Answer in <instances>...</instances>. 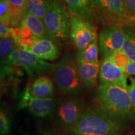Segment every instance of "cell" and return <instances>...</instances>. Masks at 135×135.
Here are the masks:
<instances>
[{
  "instance_id": "cell-1",
  "label": "cell",
  "mask_w": 135,
  "mask_h": 135,
  "mask_svg": "<svg viewBox=\"0 0 135 135\" xmlns=\"http://www.w3.org/2000/svg\"><path fill=\"white\" fill-rule=\"evenodd\" d=\"M127 83L99 84L94 93V107L121 123L134 121Z\"/></svg>"
},
{
  "instance_id": "cell-2",
  "label": "cell",
  "mask_w": 135,
  "mask_h": 135,
  "mask_svg": "<svg viewBox=\"0 0 135 135\" xmlns=\"http://www.w3.org/2000/svg\"><path fill=\"white\" fill-rule=\"evenodd\" d=\"M65 135H124V128L122 123L90 106Z\"/></svg>"
},
{
  "instance_id": "cell-3",
  "label": "cell",
  "mask_w": 135,
  "mask_h": 135,
  "mask_svg": "<svg viewBox=\"0 0 135 135\" xmlns=\"http://www.w3.org/2000/svg\"><path fill=\"white\" fill-rule=\"evenodd\" d=\"M50 71L62 95H80L83 88L79 78L76 56L66 54L58 63L53 65Z\"/></svg>"
},
{
  "instance_id": "cell-4",
  "label": "cell",
  "mask_w": 135,
  "mask_h": 135,
  "mask_svg": "<svg viewBox=\"0 0 135 135\" xmlns=\"http://www.w3.org/2000/svg\"><path fill=\"white\" fill-rule=\"evenodd\" d=\"M78 96L67 95L58 101L54 117V126L58 133L65 134L86 109L84 101Z\"/></svg>"
},
{
  "instance_id": "cell-5",
  "label": "cell",
  "mask_w": 135,
  "mask_h": 135,
  "mask_svg": "<svg viewBox=\"0 0 135 135\" xmlns=\"http://www.w3.org/2000/svg\"><path fill=\"white\" fill-rule=\"evenodd\" d=\"M16 65L26 71L30 77L41 76L50 71L52 65L28 51L18 47L13 51L8 58L1 61V66Z\"/></svg>"
},
{
  "instance_id": "cell-6",
  "label": "cell",
  "mask_w": 135,
  "mask_h": 135,
  "mask_svg": "<svg viewBox=\"0 0 135 135\" xmlns=\"http://www.w3.org/2000/svg\"><path fill=\"white\" fill-rule=\"evenodd\" d=\"M43 21L53 41L65 42L70 37V17L63 5L56 2Z\"/></svg>"
},
{
  "instance_id": "cell-7",
  "label": "cell",
  "mask_w": 135,
  "mask_h": 135,
  "mask_svg": "<svg viewBox=\"0 0 135 135\" xmlns=\"http://www.w3.org/2000/svg\"><path fill=\"white\" fill-rule=\"evenodd\" d=\"M125 40L123 28L118 26H107L99 34V50L103 56L111 55L123 50Z\"/></svg>"
},
{
  "instance_id": "cell-8",
  "label": "cell",
  "mask_w": 135,
  "mask_h": 135,
  "mask_svg": "<svg viewBox=\"0 0 135 135\" xmlns=\"http://www.w3.org/2000/svg\"><path fill=\"white\" fill-rule=\"evenodd\" d=\"M70 38L78 50H82L97 41V32L91 23L73 15L70 16Z\"/></svg>"
},
{
  "instance_id": "cell-9",
  "label": "cell",
  "mask_w": 135,
  "mask_h": 135,
  "mask_svg": "<svg viewBox=\"0 0 135 135\" xmlns=\"http://www.w3.org/2000/svg\"><path fill=\"white\" fill-rule=\"evenodd\" d=\"M58 103L57 99L53 97L47 98L31 97L26 88L21 97V106L26 108L35 117L45 119L55 113Z\"/></svg>"
},
{
  "instance_id": "cell-10",
  "label": "cell",
  "mask_w": 135,
  "mask_h": 135,
  "mask_svg": "<svg viewBox=\"0 0 135 135\" xmlns=\"http://www.w3.org/2000/svg\"><path fill=\"white\" fill-rule=\"evenodd\" d=\"M99 63V84L127 83L128 76L125 70L121 68L114 61L113 55L103 56Z\"/></svg>"
},
{
  "instance_id": "cell-11",
  "label": "cell",
  "mask_w": 135,
  "mask_h": 135,
  "mask_svg": "<svg viewBox=\"0 0 135 135\" xmlns=\"http://www.w3.org/2000/svg\"><path fill=\"white\" fill-rule=\"evenodd\" d=\"M25 50L43 60L54 61L60 56V50L55 41L48 39L34 38Z\"/></svg>"
},
{
  "instance_id": "cell-12",
  "label": "cell",
  "mask_w": 135,
  "mask_h": 135,
  "mask_svg": "<svg viewBox=\"0 0 135 135\" xmlns=\"http://www.w3.org/2000/svg\"><path fill=\"white\" fill-rule=\"evenodd\" d=\"M94 10L109 18L125 19L129 14L124 8L122 0H92Z\"/></svg>"
},
{
  "instance_id": "cell-13",
  "label": "cell",
  "mask_w": 135,
  "mask_h": 135,
  "mask_svg": "<svg viewBox=\"0 0 135 135\" xmlns=\"http://www.w3.org/2000/svg\"><path fill=\"white\" fill-rule=\"evenodd\" d=\"M79 78L85 90H91L97 86L99 78V63L93 64L78 62Z\"/></svg>"
},
{
  "instance_id": "cell-14",
  "label": "cell",
  "mask_w": 135,
  "mask_h": 135,
  "mask_svg": "<svg viewBox=\"0 0 135 135\" xmlns=\"http://www.w3.org/2000/svg\"><path fill=\"white\" fill-rule=\"evenodd\" d=\"M68 12L92 24L94 13L92 0H65Z\"/></svg>"
},
{
  "instance_id": "cell-15",
  "label": "cell",
  "mask_w": 135,
  "mask_h": 135,
  "mask_svg": "<svg viewBox=\"0 0 135 135\" xmlns=\"http://www.w3.org/2000/svg\"><path fill=\"white\" fill-rule=\"evenodd\" d=\"M26 89L30 97L36 98H51L55 92L53 81L50 77L44 76L36 78Z\"/></svg>"
},
{
  "instance_id": "cell-16",
  "label": "cell",
  "mask_w": 135,
  "mask_h": 135,
  "mask_svg": "<svg viewBox=\"0 0 135 135\" xmlns=\"http://www.w3.org/2000/svg\"><path fill=\"white\" fill-rule=\"evenodd\" d=\"M23 23L29 28L34 37L40 39L53 40L49 35L43 21L28 11L23 20Z\"/></svg>"
},
{
  "instance_id": "cell-17",
  "label": "cell",
  "mask_w": 135,
  "mask_h": 135,
  "mask_svg": "<svg viewBox=\"0 0 135 135\" xmlns=\"http://www.w3.org/2000/svg\"><path fill=\"white\" fill-rule=\"evenodd\" d=\"M27 8L30 13L43 20L47 13L53 8L55 0H25Z\"/></svg>"
},
{
  "instance_id": "cell-18",
  "label": "cell",
  "mask_w": 135,
  "mask_h": 135,
  "mask_svg": "<svg viewBox=\"0 0 135 135\" xmlns=\"http://www.w3.org/2000/svg\"><path fill=\"white\" fill-rule=\"evenodd\" d=\"M76 58L78 63L99 64L97 40L92 42L82 50H78L76 55Z\"/></svg>"
},
{
  "instance_id": "cell-19",
  "label": "cell",
  "mask_w": 135,
  "mask_h": 135,
  "mask_svg": "<svg viewBox=\"0 0 135 135\" xmlns=\"http://www.w3.org/2000/svg\"><path fill=\"white\" fill-rule=\"evenodd\" d=\"M123 29L125 33V40L123 50L129 60L135 61V26L128 25Z\"/></svg>"
},
{
  "instance_id": "cell-20",
  "label": "cell",
  "mask_w": 135,
  "mask_h": 135,
  "mask_svg": "<svg viewBox=\"0 0 135 135\" xmlns=\"http://www.w3.org/2000/svg\"><path fill=\"white\" fill-rule=\"evenodd\" d=\"M17 44L15 39L11 37H4L0 41V56L1 61L6 60L16 48Z\"/></svg>"
},
{
  "instance_id": "cell-21",
  "label": "cell",
  "mask_w": 135,
  "mask_h": 135,
  "mask_svg": "<svg viewBox=\"0 0 135 135\" xmlns=\"http://www.w3.org/2000/svg\"><path fill=\"white\" fill-rule=\"evenodd\" d=\"M7 2L12 15L25 18L28 11L25 0H7Z\"/></svg>"
},
{
  "instance_id": "cell-22",
  "label": "cell",
  "mask_w": 135,
  "mask_h": 135,
  "mask_svg": "<svg viewBox=\"0 0 135 135\" xmlns=\"http://www.w3.org/2000/svg\"><path fill=\"white\" fill-rule=\"evenodd\" d=\"M11 121L8 112L1 108L0 111V133L1 135H9L11 132Z\"/></svg>"
},
{
  "instance_id": "cell-23",
  "label": "cell",
  "mask_w": 135,
  "mask_h": 135,
  "mask_svg": "<svg viewBox=\"0 0 135 135\" xmlns=\"http://www.w3.org/2000/svg\"><path fill=\"white\" fill-rule=\"evenodd\" d=\"M11 13L9 4L7 0H1L0 2V20L1 23L6 26H9L10 19H11Z\"/></svg>"
},
{
  "instance_id": "cell-24",
  "label": "cell",
  "mask_w": 135,
  "mask_h": 135,
  "mask_svg": "<svg viewBox=\"0 0 135 135\" xmlns=\"http://www.w3.org/2000/svg\"><path fill=\"white\" fill-rule=\"evenodd\" d=\"M113 58L114 61L117 65L118 66H119L121 68L125 70V68L129 61V58H128L127 55L124 53L123 50L117 52V53L113 54Z\"/></svg>"
},
{
  "instance_id": "cell-25",
  "label": "cell",
  "mask_w": 135,
  "mask_h": 135,
  "mask_svg": "<svg viewBox=\"0 0 135 135\" xmlns=\"http://www.w3.org/2000/svg\"><path fill=\"white\" fill-rule=\"evenodd\" d=\"M129 84H128V88L129 95H130L133 110L135 116V78L130 76L129 77Z\"/></svg>"
},
{
  "instance_id": "cell-26",
  "label": "cell",
  "mask_w": 135,
  "mask_h": 135,
  "mask_svg": "<svg viewBox=\"0 0 135 135\" xmlns=\"http://www.w3.org/2000/svg\"><path fill=\"white\" fill-rule=\"evenodd\" d=\"M122 2L129 15H135V0H122Z\"/></svg>"
},
{
  "instance_id": "cell-27",
  "label": "cell",
  "mask_w": 135,
  "mask_h": 135,
  "mask_svg": "<svg viewBox=\"0 0 135 135\" xmlns=\"http://www.w3.org/2000/svg\"><path fill=\"white\" fill-rule=\"evenodd\" d=\"M127 76H135V61L129 60L125 68Z\"/></svg>"
},
{
  "instance_id": "cell-28",
  "label": "cell",
  "mask_w": 135,
  "mask_h": 135,
  "mask_svg": "<svg viewBox=\"0 0 135 135\" xmlns=\"http://www.w3.org/2000/svg\"><path fill=\"white\" fill-rule=\"evenodd\" d=\"M0 35H1V38L4 37H10L9 28L6 26L2 23L0 25Z\"/></svg>"
},
{
  "instance_id": "cell-29",
  "label": "cell",
  "mask_w": 135,
  "mask_h": 135,
  "mask_svg": "<svg viewBox=\"0 0 135 135\" xmlns=\"http://www.w3.org/2000/svg\"><path fill=\"white\" fill-rule=\"evenodd\" d=\"M134 21H135V15L134 16Z\"/></svg>"
}]
</instances>
